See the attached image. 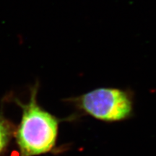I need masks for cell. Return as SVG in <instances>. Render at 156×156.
I'll use <instances>...</instances> for the list:
<instances>
[{"label": "cell", "instance_id": "6da1fadb", "mask_svg": "<svg viewBox=\"0 0 156 156\" xmlns=\"http://www.w3.org/2000/svg\"><path fill=\"white\" fill-rule=\"evenodd\" d=\"M38 83L31 87L30 100L23 103L16 99L22 110L19 125L15 129L14 137L19 156H38L57 151L56 145L60 123L74 120L78 115L59 119L42 108L37 101Z\"/></svg>", "mask_w": 156, "mask_h": 156}, {"label": "cell", "instance_id": "3957f363", "mask_svg": "<svg viewBox=\"0 0 156 156\" xmlns=\"http://www.w3.org/2000/svg\"><path fill=\"white\" fill-rule=\"evenodd\" d=\"M15 129V126L9 121L0 116V155L5 151L12 137L14 136Z\"/></svg>", "mask_w": 156, "mask_h": 156}, {"label": "cell", "instance_id": "7a4b0ae2", "mask_svg": "<svg viewBox=\"0 0 156 156\" xmlns=\"http://www.w3.org/2000/svg\"><path fill=\"white\" fill-rule=\"evenodd\" d=\"M65 101L82 114L103 122H122L134 112L132 93L116 87H99Z\"/></svg>", "mask_w": 156, "mask_h": 156}]
</instances>
